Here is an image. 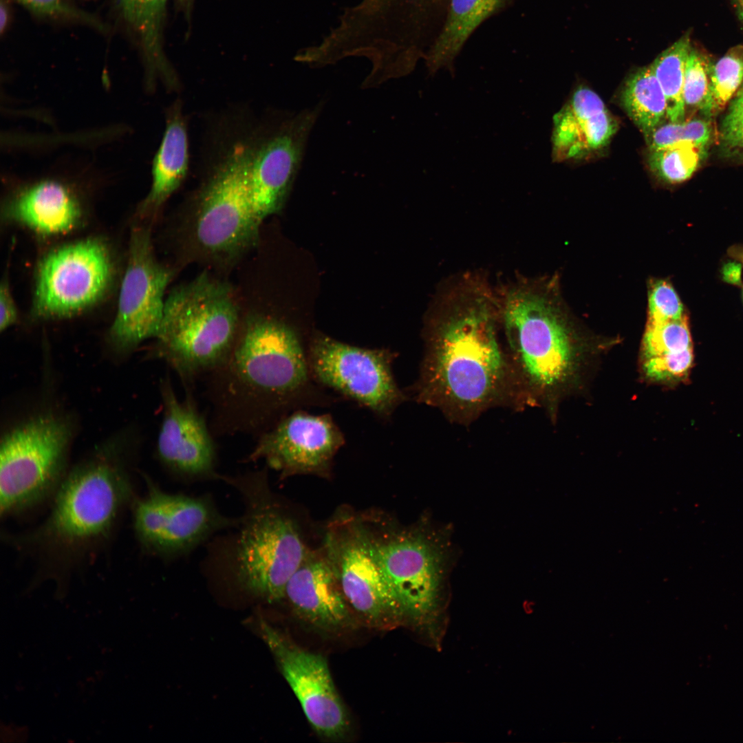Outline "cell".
<instances>
[{"mask_svg": "<svg viewBox=\"0 0 743 743\" xmlns=\"http://www.w3.org/2000/svg\"><path fill=\"white\" fill-rule=\"evenodd\" d=\"M411 392L450 420L469 424L491 407L523 404L499 337V301L484 277L467 273L435 301Z\"/></svg>", "mask_w": 743, "mask_h": 743, "instance_id": "cell-1", "label": "cell"}, {"mask_svg": "<svg viewBox=\"0 0 743 743\" xmlns=\"http://www.w3.org/2000/svg\"><path fill=\"white\" fill-rule=\"evenodd\" d=\"M310 341L283 321H241L222 362L205 376L214 436L256 438L298 409L330 407L341 398L319 385L309 365Z\"/></svg>", "mask_w": 743, "mask_h": 743, "instance_id": "cell-2", "label": "cell"}, {"mask_svg": "<svg viewBox=\"0 0 743 743\" xmlns=\"http://www.w3.org/2000/svg\"><path fill=\"white\" fill-rule=\"evenodd\" d=\"M134 499L127 464L116 452L103 451L66 473L47 517L14 543L49 568L66 571L109 539Z\"/></svg>", "mask_w": 743, "mask_h": 743, "instance_id": "cell-3", "label": "cell"}, {"mask_svg": "<svg viewBox=\"0 0 743 743\" xmlns=\"http://www.w3.org/2000/svg\"><path fill=\"white\" fill-rule=\"evenodd\" d=\"M556 281L518 277L497 292L506 349L524 402L551 393L575 365L576 345Z\"/></svg>", "mask_w": 743, "mask_h": 743, "instance_id": "cell-4", "label": "cell"}, {"mask_svg": "<svg viewBox=\"0 0 743 743\" xmlns=\"http://www.w3.org/2000/svg\"><path fill=\"white\" fill-rule=\"evenodd\" d=\"M231 286L203 272L172 289L149 358L164 361L184 388L216 368L230 351L241 323Z\"/></svg>", "mask_w": 743, "mask_h": 743, "instance_id": "cell-5", "label": "cell"}, {"mask_svg": "<svg viewBox=\"0 0 743 743\" xmlns=\"http://www.w3.org/2000/svg\"><path fill=\"white\" fill-rule=\"evenodd\" d=\"M219 479L238 490L245 502L236 549L239 583L268 602L282 600L309 551L297 524L272 499L266 469Z\"/></svg>", "mask_w": 743, "mask_h": 743, "instance_id": "cell-6", "label": "cell"}, {"mask_svg": "<svg viewBox=\"0 0 743 743\" xmlns=\"http://www.w3.org/2000/svg\"><path fill=\"white\" fill-rule=\"evenodd\" d=\"M195 195L188 223L191 248L206 261L232 264L258 241L252 205L246 135L234 139Z\"/></svg>", "mask_w": 743, "mask_h": 743, "instance_id": "cell-7", "label": "cell"}, {"mask_svg": "<svg viewBox=\"0 0 743 743\" xmlns=\"http://www.w3.org/2000/svg\"><path fill=\"white\" fill-rule=\"evenodd\" d=\"M368 532L372 553L403 618L422 626L439 645L446 618V539L424 528Z\"/></svg>", "mask_w": 743, "mask_h": 743, "instance_id": "cell-8", "label": "cell"}, {"mask_svg": "<svg viewBox=\"0 0 743 743\" xmlns=\"http://www.w3.org/2000/svg\"><path fill=\"white\" fill-rule=\"evenodd\" d=\"M72 435L66 420L34 417L8 431L1 442L0 512L21 514L53 497L66 475Z\"/></svg>", "mask_w": 743, "mask_h": 743, "instance_id": "cell-9", "label": "cell"}, {"mask_svg": "<svg viewBox=\"0 0 743 743\" xmlns=\"http://www.w3.org/2000/svg\"><path fill=\"white\" fill-rule=\"evenodd\" d=\"M397 353L349 345L316 334L310 339L309 365L314 380L389 422L407 400L393 372Z\"/></svg>", "mask_w": 743, "mask_h": 743, "instance_id": "cell-10", "label": "cell"}, {"mask_svg": "<svg viewBox=\"0 0 743 743\" xmlns=\"http://www.w3.org/2000/svg\"><path fill=\"white\" fill-rule=\"evenodd\" d=\"M114 270L110 249L99 238L82 239L52 250L36 270L33 315L61 319L85 312L104 297Z\"/></svg>", "mask_w": 743, "mask_h": 743, "instance_id": "cell-11", "label": "cell"}, {"mask_svg": "<svg viewBox=\"0 0 743 743\" xmlns=\"http://www.w3.org/2000/svg\"><path fill=\"white\" fill-rule=\"evenodd\" d=\"M147 493L132 504L136 537L148 552L176 556L191 550L215 532L236 521L223 516L208 496L164 492L147 475Z\"/></svg>", "mask_w": 743, "mask_h": 743, "instance_id": "cell-12", "label": "cell"}, {"mask_svg": "<svg viewBox=\"0 0 743 743\" xmlns=\"http://www.w3.org/2000/svg\"><path fill=\"white\" fill-rule=\"evenodd\" d=\"M319 110L316 107L283 116L248 135L250 197L260 223L282 208Z\"/></svg>", "mask_w": 743, "mask_h": 743, "instance_id": "cell-13", "label": "cell"}, {"mask_svg": "<svg viewBox=\"0 0 743 743\" xmlns=\"http://www.w3.org/2000/svg\"><path fill=\"white\" fill-rule=\"evenodd\" d=\"M173 272L157 259L149 226L131 232L128 259L118 295L109 341L121 353L155 338L162 322L165 291Z\"/></svg>", "mask_w": 743, "mask_h": 743, "instance_id": "cell-14", "label": "cell"}, {"mask_svg": "<svg viewBox=\"0 0 743 743\" xmlns=\"http://www.w3.org/2000/svg\"><path fill=\"white\" fill-rule=\"evenodd\" d=\"M323 550L347 604L369 623L403 618L372 553L368 529L352 518H341L326 532Z\"/></svg>", "mask_w": 743, "mask_h": 743, "instance_id": "cell-15", "label": "cell"}, {"mask_svg": "<svg viewBox=\"0 0 743 743\" xmlns=\"http://www.w3.org/2000/svg\"><path fill=\"white\" fill-rule=\"evenodd\" d=\"M344 433L330 413L292 411L257 438L246 462L263 460L282 478L299 474L326 476L345 444Z\"/></svg>", "mask_w": 743, "mask_h": 743, "instance_id": "cell-16", "label": "cell"}, {"mask_svg": "<svg viewBox=\"0 0 743 743\" xmlns=\"http://www.w3.org/2000/svg\"><path fill=\"white\" fill-rule=\"evenodd\" d=\"M260 627L263 638L312 728L325 737H342L349 720L325 658L292 643L264 621Z\"/></svg>", "mask_w": 743, "mask_h": 743, "instance_id": "cell-17", "label": "cell"}, {"mask_svg": "<svg viewBox=\"0 0 743 743\" xmlns=\"http://www.w3.org/2000/svg\"><path fill=\"white\" fill-rule=\"evenodd\" d=\"M180 400L169 374L161 379L163 407L157 440L160 462L171 473L186 479L218 478L213 434L200 411L192 388Z\"/></svg>", "mask_w": 743, "mask_h": 743, "instance_id": "cell-18", "label": "cell"}, {"mask_svg": "<svg viewBox=\"0 0 743 743\" xmlns=\"http://www.w3.org/2000/svg\"><path fill=\"white\" fill-rule=\"evenodd\" d=\"M296 614L314 627L334 630L350 619L349 605L323 548L309 550L286 587Z\"/></svg>", "mask_w": 743, "mask_h": 743, "instance_id": "cell-19", "label": "cell"}, {"mask_svg": "<svg viewBox=\"0 0 743 743\" xmlns=\"http://www.w3.org/2000/svg\"><path fill=\"white\" fill-rule=\"evenodd\" d=\"M617 127L599 96L579 87L553 117L552 156L556 160L583 157L606 145Z\"/></svg>", "mask_w": 743, "mask_h": 743, "instance_id": "cell-20", "label": "cell"}, {"mask_svg": "<svg viewBox=\"0 0 743 743\" xmlns=\"http://www.w3.org/2000/svg\"><path fill=\"white\" fill-rule=\"evenodd\" d=\"M4 211L8 220L43 237L74 230L83 215L76 195L64 184L52 180L21 189L8 201Z\"/></svg>", "mask_w": 743, "mask_h": 743, "instance_id": "cell-21", "label": "cell"}, {"mask_svg": "<svg viewBox=\"0 0 743 743\" xmlns=\"http://www.w3.org/2000/svg\"><path fill=\"white\" fill-rule=\"evenodd\" d=\"M169 0H114L116 12L142 51L148 85L158 79L170 89L180 87L178 76L164 47Z\"/></svg>", "mask_w": 743, "mask_h": 743, "instance_id": "cell-22", "label": "cell"}, {"mask_svg": "<svg viewBox=\"0 0 743 743\" xmlns=\"http://www.w3.org/2000/svg\"><path fill=\"white\" fill-rule=\"evenodd\" d=\"M189 167L187 125L180 100L167 111L166 129L153 160L152 184L138 206L141 218L153 217L184 181Z\"/></svg>", "mask_w": 743, "mask_h": 743, "instance_id": "cell-23", "label": "cell"}, {"mask_svg": "<svg viewBox=\"0 0 743 743\" xmlns=\"http://www.w3.org/2000/svg\"><path fill=\"white\" fill-rule=\"evenodd\" d=\"M504 0H451L445 25L426 56L429 72L450 65L473 31Z\"/></svg>", "mask_w": 743, "mask_h": 743, "instance_id": "cell-24", "label": "cell"}, {"mask_svg": "<svg viewBox=\"0 0 743 743\" xmlns=\"http://www.w3.org/2000/svg\"><path fill=\"white\" fill-rule=\"evenodd\" d=\"M621 101L629 117L645 138L667 118L666 98L650 65L629 76L622 91Z\"/></svg>", "mask_w": 743, "mask_h": 743, "instance_id": "cell-25", "label": "cell"}, {"mask_svg": "<svg viewBox=\"0 0 743 743\" xmlns=\"http://www.w3.org/2000/svg\"><path fill=\"white\" fill-rule=\"evenodd\" d=\"M690 52L689 39L681 38L650 65L666 98L667 118L672 122L684 121L686 107L683 99V84Z\"/></svg>", "mask_w": 743, "mask_h": 743, "instance_id": "cell-26", "label": "cell"}, {"mask_svg": "<svg viewBox=\"0 0 743 743\" xmlns=\"http://www.w3.org/2000/svg\"><path fill=\"white\" fill-rule=\"evenodd\" d=\"M692 348L688 318L667 321L647 320L642 345L643 362Z\"/></svg>", "mask_w": 743, "mask_h": 743, "instance_id": "cell-27", "label": "cell"}, {"mask_svg": "<svg viewBox=\"0 0 743 743\" xmlns=\"http://www.w3.org/2000/svg\"><path fill=\"white\" fill-rule=\"evenodd\" d=\"M702 151L690 142H679L649 150L651 169L661 179L678 183L689 178L698 167Z\"/></svg>", "mask_w": 743, "mask_h": 743, "instance_id": "cell-28", "label": "cell"}, {"mask_svg": "<svg viewBox=\"0 0 743 743\" xmlns=\"http://www.w3.org/2000/svg\"><path fill=\"white\" fill-rule=\"evenodd\" d=\"M709 80L715 111L731 100L742 83V54L735 50L722 57L713 67Z\"/></svg>", "mask_w": 743, "mask_h": 743, "instance_id": "cell-29", "label": "cell"}, {"mask_svg": "<svg viewBox=\"0 0 743 743\" xmlns=\"http://www.w3.org/2000/svg\"><path fill=\"white\" fill-rule=\"evenodd\" d=\"M707 122L700 119L687 122L662 124L645 138L649 150L660 149L679 142H690L703 150L710 138Z\"/></svg>", "mask_w": 743, "mask_h": 743, "instance_id": "cell-30", "label": "cell"}, {"mask_svg": "<svg viewBox=\"0 0 743 743\" xmlns=\"http://www.w3.org/2000/svg\"><path fill=\"white\" fill-rule=\"evenodd\" d=\"M41 18L75 22L106 32L108 28L98 17L76 6L72 0H15Z\"/></svg>", "mask_w": 743, "mask_h": 743, "instance_id": "cell-31", "label": "cell"}, {"mask_svg": "<svg viewBox=\"0 0 743 743\" xmlns=\"http://www.w3.org/2000/svg\"><path fill=\"white\" fill-rule=\"evenodd\" d=\"M683 99L685 107L698 109L706 114L714 111L710 80L704 64L691 50L685 67Z\"/></svg>", "mask_w": 743, "mask_h": 743, "instance_id": "cell-32", "label": "cell"}, {"mask_svg": "<svg viewBox=\"0 0 743 743\" xmlns=\"http://www.w3.org/2000/svg\"><path fill=\"white\" fill-rule=\"evenodd\" d=\"M648 317L650 321L682 318L683 305L673 286L667 281L651 283L648 291Z\"/></svg>", "mask_w": 743, "mask_h": 743, "instance_id": "cell-33", "label": "cell"}, {"mask_svg": "<svg viewBox=\"0 0 743 743\" xmlns=\"http://www.w3.org/2000/svg\"><path fill=\"white\" fill-rule=\"evenodd\" d=\"M721 137L728 149L743 155V85L723 119Z\"/></svg>", "mask_w": 743, "mask_h": 743, "instance_id": "cell-34", "label": "cell"}, {"mask_svg": "<svg viewBox=\"0 0 743 743\" xmlns=\"http://www.w3.org/2000/svg\"><path fill=\"white\" fill-rule=\"evenodd\" d=\"M19 319L18 310L12 295L8 280H2L0 288V330H6Z\"/></svg>", "mask_w": 743, "mask_h": 743, "instance_id": "cell-35", "label": "cell"}, {"mask_svg": "<svg viewBox=\"0 0 743 743\" xmlns=\"http://www.w3.org/2000/svg\"><path fill=\"white\" fill-rule=\"evenodd\" d=\"M741 267L735 263H729L725 266L723 270L724 278L726 281L733 283H738L740 281Z\"/></svg>", "mask_w": 743, "mask_h": 743, "instance_id": "cell-36", "label": "cell"}, {"mask_svg": "<svg viewBox=\"0 0 743 743\" xmlns=\"http://www.w3.org/2000/svg\"><path fill=\"white\" fill-rule=\"evenodd\" d=\"M10 8L7 1L1 0L0 3V31L3 34L6 31L10 20Z\"/></svg>", "mask_w": 743, "mask_h": 743, "instance_id": "cell-37", "label": "cell"}, {"mask_svg": "<svg viewBox=\"0 0 743 743\" xmlns=\"http://www.w3.org/2000/svg\"><path fill=\"white\" fill-rule=\"evenodd\" d=\"M181 7L184 8L185 12L188 14L191 10L193 3L194 0H177Z\"/></svg>", "mask_w": 743, "mask_h": 743, "instance_id": "cell-38", "label": "cell"}, {"mask_svg": "<svg viewBox=\"0 0 743 743\" xmlns=\"http://www.w3.org/2000/svg\"><path fill=\"white\" fill-rule=\"evenodd\" d=\"M743 9V0H737Z\"/></svg>", "mask_w": 743, "mask_h": 743, "instance_id": "cell-39", "label": "cell"}]
</instances>
